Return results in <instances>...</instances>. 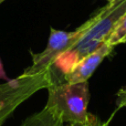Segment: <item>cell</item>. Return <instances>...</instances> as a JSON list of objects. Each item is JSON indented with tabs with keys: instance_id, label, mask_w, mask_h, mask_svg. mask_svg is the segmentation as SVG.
<instances>
[{
	"instance_id": "1",
	"label": "cell",
	"mask_w": 126,
	"mask_h": 126,
	"mask_svg": "<svg viewBox=\"0 0 126 126\" xmlns=\"http://www.w3.org/2000/svg\"><path fill=\"white\" fill-rule=\"evenodd\" d=\"M125 13L126 0H114L112 3H107L100 19L84 33L75 46L55 59L52 67L62 76L71 72L83 58L97 50L106 41Z\"/></svg>"
},
{
	"instance_id": "2",
	"label": "cell",
	"mask_w": 126,
	"mask_h": 126,
	"mask_svg": "<svg viewBox=\"0 0 126 126\" xmlns=\"http://www.w3.org/2000/svg\"><path fill=\"white\" fill-rule=\"evenodd\" d=\"M49 97L46 107L55 114L63 123L83 124L87 121L90 101L89 82L66 83L53 71V83L48 87Z\"/></svg>"
},
{
	"instance_id": "3",
	"label": "cell",
	"mask_w": 126,
	"mask_h": 126,
	"mask_svg": "<svg viewBox=\"0 0 126 126\" xmlns=\"http://www.w3.org/2000/svg\"><path fill=\"white\" fill-rule=\"evenodd\" d=\"M105 9H106V6L101 8L92 18H90L87 21L78 27L75 30L70 31V32L51 28L50 37H49V41L46 49L40 53H33L31 51L30 54L32 57V64L24 70L22 75L30 76L49 71L54 63L55 59L80 41V39L84 35V33L100 19Z\"/></svg>"
},
{
	"instance_id": "4",
	"label": "cell",
	"mask_w": 126,
	"mask_h": 126,
	"mask_svg": "<svg viewBox=\"0 0 126 126\" xmlns=\"http://www.w3.org/2000/svg\"><path fill=\"white\" fill-rule=\"evenodd\" d=\"M53 83L52 69L35 75H20L17 79L0 84V117L7 118L20 104L42 89H48Z\"/></svg>"
},
{
	"instance_id": "5",
	"label": "cell",
	"mask_w": 126,
	"mask_h": 126,
	"mask_svg": "<svg viewBox=\"0 0 126 126\" xmlns=\"http://www.w3.org/2000/svg\"><path fill=\"white\" fill-rule=\"evenodd\" d=\"M114 50V47L110 46L107 42H104L97 50L92 52L91 54L83 58L78 64L74 66V69L67 74L63 75V80L66 83H81L86 82L92 74L95 72L98 65L106 57H109Z\"/></svg>"
},
{
	"instance_id": "6",
	"label": "cell",
	"mask_w": 126,
	"mask_h": 126,
	"mask_svg": "<svg viewBox=\"0 0 126 126\" xmlns=\"http://www.w3.org/2000/svg\"><path fill=\"white\" fill-rule=\"evenodd\" d=\"M20 126H64L63 122L48 107L27 117Z\"/></svg>"
},
{
	"instance_id": "7",
	"label": "cell",
	"mask_w": 126,
	"mask_h": 126,
	"mask_svg": "<svg viewBox=\"0 0 126 126\" xmlns=\"http://www.w3.org/2000/svg\"><path fill=\"white\" fill-rule=\"evenodd\" d=\"M125 35H126V13L120 19V21L117 22L114 30L112 31V33L110 34V37L107 38V40L105 42H107L110 46L115 48L117 44L122 43Z\"/></svg>"
},
{
	"instance_id": "8",
	"label": "cell",
	"mask_w": 126,
	"mask_h": 126,
	"mask_svg": "<svg viewBox=\"0 0 126 126\" xmlns=\"http://www.w3.org/2000/svg\"><path fill=\"white\" fill-rule=\"evenodd\" d=\"M112 117H113V116H112ZM110 122H111V120L106 123H103L98 117H96V116L90 114L89 118H87V121L85 123H83V124H71V125L72 126H109Z\"/></svg>"
},
{
	"instance_id": "9",
	"label": "cell",
	"mask_w": 126,
	"mask_h": 126,
	"mask_svg": "<svg viewBox=\"0 0 126 126\" xmlns=\"http://www.w3.org/2000/svg\"><path fill=\"white\" fill-rule=\"evenodd\" d=\"M126 106V86L122 87L120 91L117 92V96H116V109L115 112L121 110L122 107Z\"/></svg>"
},
{
	"instance_id": "10",
	"label": "cell",
	"mask_w": 126,
	"mask_h": 126,
	"mask_svg": "<svg viewBox=\"0 0 126 126\" xmlns=\"http://www.w3.org/2000/svg\"><path fill=\"white\" fill-rule=\"evenodd\" d=\"M0 79H2V80H6V81H9L8 76H7V74H6V71H4L3 63H2L1 58H0Z\"/></svg>"
},
{
	"instance_id": "11",
	"label": "cell",
	"mask_w": 126,
	"mask_h": 126,
	"mask_svg": "<svg viewBox=\"0 0 126 126\" xmlns=\"http://www.w3.org/2000/svg\"><path fill=\"white\" fill-rule=\"evenodd\" d=\"M4 121H6V120H4V118H2V117H0V126H1L2 124H3V122H4Z\"/></svg>"
},
{
	"instance_id": "12",
	"label": "cell",
	"mask_w": 126,
	"mask_h": 126,
	"mask_svg": "<svg viewBox=\"0 0 126 126\" xmlns=\"http://www.w3.org/2000/svg\"><path fill=\"white\" fill-rule=\"evenodd\" d=\"M122 43H126V35H125V38L123 39V41H122Z\"/></svg>"
},
{
	"instance_id": "13",
	"label": "cell",
	"mask_w": 126,
	"mask_h": 126,
	"mask_svg": "<svg viewBox=\"0 0 126 126\" xmlns=\"http://www.w3.org/2000/svg\"><path fill=\"white\" fill-rule=\"evenodd\" d=\"M106 1H107V3H112V2H113L114 0H106Z\"/></svg>"
},
{
	"instance_id": "14",
	"label": "cell",
	"mask_w": 126,
	"mask_h": 126,
	"mask_svg": "<svg viewBox=\"0 0 126 126\" xmlns=\"http://www.w3.org/2000/svg\"><path fill=\"white\" fill-rule=\"evenodd\" d=\"M4 1V0H0V3H2V2H3Z\"/></svg>"
},
{
	"instance_id": "15",
	"label": "cell",
	"mask_w": 126,
	"mask_h": 126,
	"mask_svg": "<svg viewBox=\"0 0 126 126\" xmlns=\"http://www.w3.org/2000/svg\"><path fill=\"white\" fill-rule=\"evenodd\" d=\"M71 126H72V125H71Z\"/></svg>"
}]
</instances>
